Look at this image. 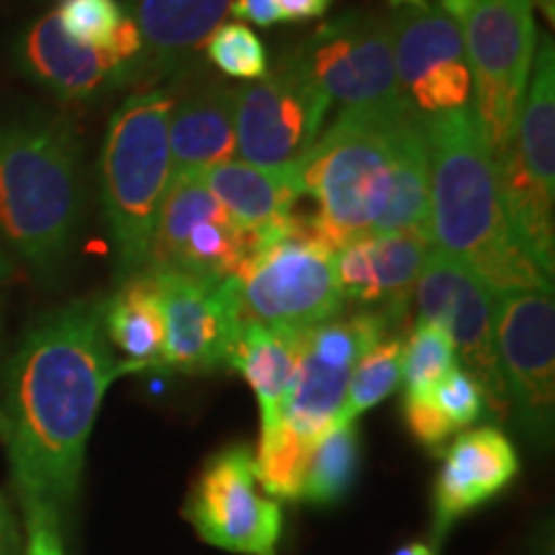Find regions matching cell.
I'll return each mask as SVG.
<instances>
[{
	"mask_svg": "<svg viewBox=\"0 0 555 555\" xmlns=\"http://www.w3.org/2000/svg\"><path fill=\"white\" fill-rule=\"evenodd\" d=\"M101 311V298H80L37 319L5 367L3 442L18 499L60 517L78 496L103 397L127 373L111 352Z\"/></svg>",
	"mask_w": 555,
	"mask_h": 555,
	"instance_id": "obj_1",
	"label": "cell"
},
{
	"mask_svg": "<svg viewBox=\"0 0 555 555\" xmlns=\"http://www.w3.org/2000/svg\"><path fill=\"white\" fill-rule=\"evenodd\" d=\"M314 198L317 237L337 249L365 234H429L425 124L412 108L343 111L291 168Z\"/></svg>",
	"mask_w": 555,
	"mask_h": 555,
	"instance_id": "obj_2",
	"label": "cell"
},
{
	"mask_svg": "<svg viewBox=\"0 0 555 555\" xmlns=\"http://www.w3.org/2000/svg\"><path fill=\"white\" fill-rule=\"evenodd\" d=\"M429 163V240L466 266L491 296L512 291H551L519 245L506 214L496 159L478 131L474 108L425 119Z\"/></svg>",
	"mask_w": 555,
	"mask_h": 555,
	"instance_id": "obj_3",
	"label": "cell"
},
{
	"mask_svg": "<svg viewBox=\"0 0 555 555\" xmlns=\"http://www.w3.org/2000/svg\"><path fill=\"white\" fill-rule=\"evenodd\" d=\"M82 144L57 114L0 121V245L34 273L65 266L82 224Z\"/></svg>",
	"mask_w": 555,
	"mask_h": 555,
	"instance_id": "obj_4",
	"label": "cell"
},
{
	"mask_svg": "<svg viewBox=\"0 0 555 555\" xmlns=\"http://www.w3.org/2000/svg\"><path fill=\"white\" fill-rule=\"evenodd\" d=\"M393 330L378 311L360 309L345 319H330L304 335L294 378L278 422L260 433L255 470L270 499L301 496L304 474L317 442L335 427L347 384L358 360Z\"/></svg>",
	"mask_w": 555,
	"mask_h": 555,
	"instance_id": "obj_5",
	"label": "cell"
},
{
	"mask_svg": "<svg viewBox=\"0 0 555 555\" xmlns=\"http://www.w3.org/2000/svg\"><path fill=\"white\" fill-rule=\"evenodd\" d=\"M172 93L176 86L137 90L111 116L103 139L101 206L124 278L147 268L152 232L172 178Z\"/></svg>",
	"mask_w": 555,
	"mask_h": 555,
	"instance_id": "obj_6",
	"label": "cell"
},
{
	"mask_svg": "<svg viewBox=\"0 0 555 555\" xmlns=\"http://www.w3.org/2000/svg\"><path fill=\"white\" fill-rule=\"evenodd\" d=\"M229 281L240 324L309 332L339 317L345 307L335 275V249L324 245L311 221L301 217L253 237V249Z\"/></svg>",
	"mask_w": 555,
	"mask_h": 555,
	"instance_id": "obj_7",
	"label": "cell"
},
{
	"mask_svg": "<svg viewBox=\"0 0 555 555\" xmlns=\"http://www.w3.org/2000/svg\"><path fill=\"white\" fill-rule=\"evenodd\" d=\"M461 31L474 86L470 108L499 165L515 139L538 50L532 0H468Z\"/></svg>",
	"mask_w": 555,
	"mask_h": 555,
	"instance_id": "obj_8",
	"label": "cell"
},
{
	"mask_svg": "<svg viewBox=\"0 0 555 555\" xmlns=\"http://www.w3.org/2000/svg\"><path fill=\"white\" fill-rule=\"evenodd\" d=\"M506 214L519 245L540 273L553 281L555 268V54L543 39L532 60L530 82L515 139L499 159Z\"/></svg>",
	"mask_w": 555,
	"mask_h": 555,
	"instance_id": "obj_9",
	"label": "cell"
},
{
	"mask_svg": "<svg viewBox=\"0 0 555 555\" xmlns=\"http://www.w3.org/2000/svg\"><path fill=\"white\" fill-rule=\"evenodd\" d=\"M330 106L343 111L406 108L393 65L388 16L347 11L286 54Z\"/></svg>",
	"mask_w": 555,
	"mask_h": 555,
	"instance_id": "obj_10",
	"label": "cell"
},
{
	"mask_svg": "<svg viewBox=\"0 0 555 555\" xmlns=\"http://www.w3.org/2000/svg\"><path fill=\"white\" fill-rule=\"evenodd\" d=\"M494 350L517 433L551 448L555 427V304L551 291H512L491 304Z\"/></svg>",
	"mask_w": 555,
	"mask_h": 555,
	"instance_id": "obj_11",
	"label": "cell"
},
{
	"mask_svg": "<svg viewBox=\"0 0 555 555\" xmlns=\"http://www.w3.org/2000/svg\"><path fill=\"white\" fill-rule=\"evenodd\" d=\"M249 249L253 234L229 217L204 176L183 172L165 191L144 270L224 281L237 273Z\"/></svg>",
	"mask_w": 555,
	"mask_h": 555,
	"instance_id": "obj_12",
	"label": "cell"
},
{
	"mask_svg": "<svg viewBox=\"0 0 555 555\" xmlns=\"http://www.w3.org/2000/svg\"><path fill=\"white\" fill-rule=\"evenodd\" d=\"M399 88L422 121L470 106L461 24L433 0H391L388 13Z\"/></svg>",
	"mask_w": 555,
	"mask_h": 555,
	"instance_id": "obj_13",
	"label": "cell"
},
{
	"mask_svg": "<svg viewBox=\"0 0 555 555\" xmlns=\"http://www.w3.org/2000/svg\"><path fill=\"white\" fill-rule=\"evenodd\" d=\"M183 515L204 543L229 553L278 555L283 512L258 481L247 446L221 450L206 463Z\"/></svg>",
	"mask_w": 555,
	"mask_h": 555,
	"instance_id": "obj_14",
	"label": "cell"
},
{
	"mask_svg": "<svg viewBox=\"0 0 555 555\" xmlns=\"http://www.w3.org/2000/svg\"><path fill=\"white\" fill-rule=\"evenodd\" d=\"M420 322H433L453 339L461 367L481 386L486 414L506 420V391L494 350V296L466 266L429 247L414 286Z\"/></svg>",
	"mask_w": 555,
	"mask_h": 555,
	"instance_id": "obj_15",
	"label": "cell"
},
{
	"mask_svg": "<svg viewBox=\"0 0 555 555\" xmlns=\"http://www.w3.org/2000/svg\"><path fill=\"white\" fill-rule=\"evenodd\" d=\"M330 103L288 57L237 88L234 134L242 163L294 168L322 134Z\"/></svg>",
	"mask_w": 555,
	"mask_h": 555,
	"instance_id": "obj_16",
	"label": "cell"
},
{
	"mask_svg": "<svg viewBox=\"0 0 555 555\" xmlns=\"http://www.w3.org/2000/svg\"><path fill=\"white\" fill-rule=\"evenodd\" d=\"M155 278L163 309L159 367L189 376L224 371L240 330L232 281L178 273H155Z\"/></svg>",
	"mask_w": 555,
	"mask_h": 555,
	"instance_id": "obj_17",
	"label": "cell"
},
{
	"mask_svg": "<svg viewBox=\"0 0 555 555\" xmlns=\"http://www.w3.org/2000/svg\"><path fill=\"white\" fill-rule=\"evenodd\" d=\"M433 247L427 232L365 234L335 253V275L343 301L378 311L393 327L406 317L425 258Z\"/></svg>",
	"mask_w": 555,
	"mask_h": 555,
	"instance_id": "obj_18",
	"label": "cell"
},
{
	"mask_svg": "<svg viewBox=\"0 0 555 555\" xmlns=\"http://www.w3.org/2000/svg\"><path fill=\"white\" fill-rule=\"evenodd\" d=\"M234 0H131L129 16L142 39L137 80L139 90L165 80H189L196 73L198 52L224 24Z\"/></svg>",
	"mask_w": 555,
	"mask_h": 555,
	"instance_id": "obj_19",
	"label": "cell"
},
{
	"mask_svg": "<svg viewBox=\"0 0 555 555\" xmlns=\"http://www.w3.org/2000/svg\"><path fill=\"white\" fill-rule=\"evenodd\" d=\"M13 57L26 78L65 103H90L129 86L119 62L108 52L69 39L54 13L39 16L21 31Z\"/></svg>",
	"mask_w": 555,
	"mask_h": 555,
	"instance_id": "obj_20",
	"label": "cell"
},
{
	"mask_svg": "<svg viewBox=\"0 0 555 555\" xmlns=\"http://www.w3.org/2000/svg\"><path fill=\"white\" fill-rule=\"evenodd\" d=\"M517 474V448L502 429H463L448 446L435 483V540L446 538L455 519L504 491Z\"/></svg>",
	"mask_w": 555,
	"mask_h": 555,
	"instance_id": "obj_21",
	"label": "cell"
},
{
	"mask_svg": "<svg viewBox=\"0 0 555 555\" xmlns=\"http://www.w3.org/2000/svg\"><path fill=\"white\" fill-rule=\"evenodd\" d=\"M234 111H237V88L217 80L196 78L183 93L176 95L168 129L172 176L206 172L232 163L237 152Z\"/></svg>",
	"mask_w": 555,
	"mask_h": 555,
	"instance_id": "obj_22",
	"label": "cell"
},
{
	"mask_svg": "<svg viewBox=\"0 0 555 555\" xmlns=\"http://www.w3.org/2000/svg\"><path fill=\"white\" fill-rule=\"evenodd\" d=\"M201 176L214 198L227 208L229 217L253 237L275 232L296 217L294 204L301 196H298L291 168L270 170L232 159Z\"/></svg>",
	"mask_w": 555,
	"mask_h": 555,
	"instance_id": "obj_23",
	"label": "cell"
},
{
	"mask_svg": "<svg viewBox=\"0 0 555 555\" xmlns=\"http://www.w3.org/2000/svg\"><path fill=\"white\" fill-rule=\"evenodd\" d=\"M304 335L307 332L240 324L237 337H234L232 350H229L227 367L237 371L258 397L262 416L260 433H268L278 422L291 378H294L298 356H301Z\"/></svg>",
	"mask_w": 555,
	"mask_h": 555,
	"instance_id": "obj_24",
	"label": "cell"
},
{
	"mask_svg": "<svg viewBox=\"0 0 555 555\" xmlns=\"http://www.w3.org/2000/svg\"><path fill=\"white\" fill-rule=\"evenodd\" d=\"M103 332L108 345L124 352V367L157 371L163 352V309H159L157 278L150 270L127 275L121 286L103 301Z\"/></svg>",
	"mask_w": 555,
	"mask_h": 555,
	"instance_id": "obj_25",
	"label": "cell"
},
{
	"mask_svg": "<svg viewBox=\"0 0 555 555\" xmlns=\"http://www.w3.org/2000/svg\"><path fill=\"white\" fill-rule=\"evenodd\" d=\"M360 468V435L356 422L335 425L317 442L304 474L301 496L309 504H335L347 496Z\"/></svg>",
	"mask_w": 555,
	"mask_h": 555,
	"instance_id": "obj_26",
	"label": "cell"
},
{
	"mask_svg": "<svg viewBox=\"0 0 555 555\" xmlns=\"http://www.w3.org/2000/svg\"><path fill=\"white\" fill-rule=\"evenodd\" d=\"M401 356H404V339L399 335H386L358 360L350 373V384H347L335 425H350L360 414H365L367 409L380 404L397 391L401 386Z\"/></svg>",
	"mask_w": 555,
	"mask_h": 555,
	"instance_id": "obj_27",
	"label": "cell"
},
{
	"mask_svg": "<svg viewBox=\"0 0 555 555\" xmlns=\"http://www.w3.org/2000/svg\"><path fill=\"white\" fill-rule=\"evenodd\" d=\"M457 367L455 345L442 327L433 322H416L401 356V384L404 397L429 393L437 380Z\"/></svg>",
	"mask_w": 555,
	"mask_h": 555,
	"instance_id": "obj_28",
	"label": "cell"
},
{
	"mask_svg": "<svg viewBox=\"0 0 555 555\" xmlns=\"http://www.w3.org/2000/svg\"><path fill=\"white\" fill-rule=\"evenodd\" d=\"M206 60L219 69L224 78L258 80L268 73V50L262 39L249 26L221 24L206 41Z\"/></svg>",
	"mask_w": 555,
	"mask_h": 555,
	"instance_id": "obj_29",
	"label": "cell"
},
{
	"mask_svg": "<svg viewBox=\"0 0 555 555\" xmlns=\"http://www.w3.org/2000/svg\"><path fill=\"white\" fill-rule=\"evenodd\" d=\"M52 13L69 39L101 52L111 50L127 21L119 0H57Z\"/></svg>",
	"mask_w": 555,
	"mask_h": 555,
	"instance_id": "obj_30",
	"label": "cell"
},
{
	"mask_svg": "<svg viewBox=\"0 0 555 555\" xmlns=\"http://www.w3.org/2000/svg\"><path fill=\"white\" fill-rule=\"evenodd\" d=\"M429 399H433L435 409L448 422L453 433L468 429L486 414V399L481 386L461 365L437 380L433 391H429Z\"/></svg>",
	"mask_w": 555,
	"mask_h": 555,
	"instance_id": "obj_31",
	"label": "cell"
},
{
	"mask_svg": "<svg viewBox=\"0 0 555 555\" xmlns=\"http://www.w3.org/2000/svg\"><path fill=\"white\" fill-rule=\"evenodd\" d=\"M404 420L412 435L416 437L420 446L427 450L442 448L450 440V435H455L440 412H437L429 393H420V397H404Z\"/></svg>",
	"mask_w": 555,
	"mask_h": 555,
	"instance_id": "obj_32",
	"label": "cell"
},
{
	"mask_svg": "<svg viewBox=\"0 0 555 555\" xmlns=\"http://www.w3.org/2000/svg\"><path fill=\"white\" fill-rule=\"evenodd\" d=\"M29 547L26 555H65L62 551V517L47 504H24Z\"/></svg>",
	"mask_w": 555,
	"mask_h": 555,
	"instance_id": "obj_33",
	"label": "cell"
},
{
	"mask_svg": "<svg viewBox=\"0 0 555 555\" xmlns=\"http://www.w3.org/2000/svg\"><path fill=\"white\" fill-rule=\"evenodd\" d=\"M229 13L240 21H249V24L262 26V29L281 24V13H278L275 0H234Z\"/></svg>",
	"mask_w": 555,
	"mask_h": 555,
	"instance_id": "obj_34",
	"label": "cell"
},
{
	"mask_svg": "<svg viewBox=\"0 0 555 555\" xmlns=\"http://www.w3.org/2000/svg\"><path fill=\"white\" fill-rule=\"evenodd\" d=\"M335 0H275L278 13H281V24H304V21H314L327 16Z\"/></svg>",
	"mask_w": 555,
	"mask_h": 555,
	"instance_id": "obj_35",
	"label": "cell"
},
{
	"mask_svg": "<svg viewBox=\"0 0 555 555\" xmlns=\"http://www.w3.org/2000/svg\"><path fill=\"white\" fill-rule=\"evenodd\" d=\"M0 555H18V538H16V525L9 512V504L0 496Z\"/></svg>",
	"mask_w": 555,
	"mask_h": 555,
	"instance_id": "obj_36",
	"label": "cell"
},
{
	"mask_svg": "<svg viewBox=\"0 0 555 555\" xmlns=\"http://www.w3.org/2000/svg\"><path fill=\"white\" fill-rule=\"evenodd\" d=\"M11 278H13V260H11L9 249L0 245V304H3L5 286L11 283Z\"/></svg>",
	"mask_w": 555,
	"mask_h": 555,
	"instance_id": "obj_37",
	"label": "cell"
},
{
	"mask_svg": "<svg viewBox=\"0 0 555 555\" xmlns=\"http://www.w3.org/2000/svg\"><path fill=\"white\" fill-rule=\"evenodd\" d=\"M437 5H440L442 11L450 13V16H453L457 24H461V16H463V11H466L468 0H437Z\"/></svg>",
	"mask_w": 555,
	"mask_h": 555,
	"instance_id": "obj_38",
	"label": "cell"
},
{
	"mask_svg": "<svg viewBox=\"0 0 555 555\" xmlns=\"http://www.w3.org/2000/svg\"><path fill=\"white\" fill-rule=\"evenodd\" d=\"M393 555H437V553L429 545H425V543H412V545L399 547V551L393 553Z\"/></svg>",
	"mask_w": 555,
	"mask_h": 555,
	"instance_id": "obj_39",
	"label": "cell"
},
{
	"mask_svg": "<svg viewBox=\"0 0 555 555\" xmlns=\"http://www.w3.org/2000/svg\"><path fill=\"white\" fill-rule=\"evenodd\" d=\"M535 5H538V9H540V11H543V13H545V16H547V21H553V11H555V0H532V9H535Z\"/></svg>",
	"mask_w": 555,
	"mask_h": 555,
	"instance_id": "obj_40",
	"label": "cell"
},
{
	"mask_svg": "<svg viewBox=\"0 0 555 555\" xmlns=\"http://www.w3.org/2000/svg\"><path fill=\"white\" fill-rule=\"evenodd\" d=\"M5 435V420H3V409H0V437Z\"/></svg>",
	"mask_w": 555,
	"mask_h": 555,
	"instance_id": "obj_41",
	"label": "cell"
}]
</instances>
